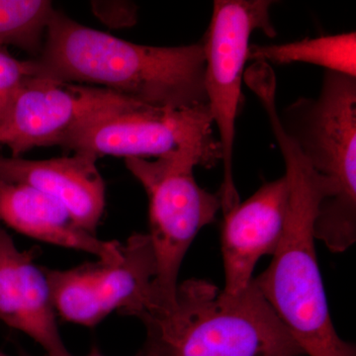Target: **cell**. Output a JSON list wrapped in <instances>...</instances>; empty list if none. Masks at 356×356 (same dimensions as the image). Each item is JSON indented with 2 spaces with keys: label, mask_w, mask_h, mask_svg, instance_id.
Returning <instances> with one entry per match:
<instances>
[{
  "label": "cell",
  "mask_w": 356,
  "mask_h": 356,
  "mask_svg": "<svg viewBox=\"0 0 356 356\" xmlns=\"http://www.w3.org/2000/svg\"><path fill=\"white\" fill-rule=\"evenodd\" d=\"M33 76L31 60H18L0 47V125L21 89Z\"/></svg>",
  "instance_id": "obj_16"
},
{
  "label": "cell",
  "mask_w": 356,
  "mask_h": 356,
  "mask_svg": "<svg viewBox=\"0 0 356 356\" xmlns=\"http://www.w3.org/2000/svg\"><path fill=\"white\" fill-rule=\"evenodd\" d=\"M62 147L97 158L147 159L192 154L207 170L222 159L208 106L175 110L132 102L91 117L67 136Z\"/></svg>",
  "instance_id": "obj_6"
},
{
  "label": "cell",
  "mask_w": 356,
  "mask_h": 356,
  "mask_svg": "<svg viewBox=\"0 0 356 356\" xmlns=\"http://www.w3.org/2000/svg\"><path fill=\"white\" fill-rule=\"evenodd\" d=\"M95 15L111 27H131L137 22L138 7L127 1H95L91 4Z\"/></svg>",
  "instance_id": "obj_17"
},
{
  "label": "cell",
  "mask_w": 356,
  "mask_h": 356,
  "mask_svg": "<svg viewBox=\"0 0 356 356\" xmlns=\"http://www.w3.org/2000/svg\"><path fill=\"white\" fill-rule=\"evenodd\" d=\"M0 356H11V355H6V353H1V351H0Z\"/></svg>",
  "instance_id": "obj_19"
},
{
  "label": "cell",
  "mask_w": 356,
  "mask_h": 356,
  "mask_svg": "<svg viewBox=\"0 0 356 356\" xmlns=\"http://www.w3.org/2000/svg\"><path fill=\"white\" fill-rule=\"evenodd\" d=\"M0 227V321L31 337L46 356H67L44 268Z\"/></svg>",
  "instance_id": "obj_11"
},
{
  "label": "cell",
  "mask_w": 356,
  "mask_h": 356,
  "mask_svg": "<svg viewBox=\"0 0 356 356\" xmlns=\"http://www.w3.org/2000/svg\"><path fill=\"white\" fill-rule=\"evenodd\" d=\"M271 0H216L202 41L205 55V89L211 118L218 129L224 179L219 196L222 211L240 202L234 181L236 122L243 107V79L250 40L261 31L274 38Z\"/></svg>",
  "instance_id": "obj_7"
},
{
  "label": "cell",
  "mask_w": 356,
  "mask_h": 356,
  "mask_svg": "<svg viewBox=\"0 0 356 356\" xmlns=\"http://www.w3.org/2000/svg\"><path fill=\"white\" fill-rule=\"evenodd\" d=\"M123 259L98 261L74 268H44L57 315L67 322L95 327L112 312L137 318L152 305L156 261L147 234L123 243Z\"/></svg>",
  "instance_id": "obj_8"
},
{
  "label": "cell",
  "mask_w": 356,
  "mask_h": 356,
  "mask_svg": "<svg viewBox=\"0 0 356 356\" xmlns=\"http://www.w3.org/2000/svg\"><path fill=\"white\" fill-rule=\"evenodd\" d=\"M285 175L266 182L250 198L224 212L222 254L227 294L252 284L254 267L264 255H273L284 234L289 206Z\"/></svg>",
  "instance_id": "obj_10"
},
{
  "label": "cell",
  "mask_w": 356,
  "mask_h": 356,
  "mask_svg": "<svg viewBox=\"0 0 356 356\" xmlns=\"http://www.w3.org/2000/svg\"><path fill=\"white\" fill-rule=\"evenodd\" d=\"M97 159L84 153L44 161L0 156V180L43 192L67 210L76 226L95 235L105 207Z\"/></svg>",
  "instance_id": "obj_12"
},
{
  "label": "cell",
  "mask_w": 356,
  "mask_h": 356,
  "mask_svg": "<svg viewBox=\"0 0 356 356\" xmlns=\"http://www.w3.org/2000/svg\"><path fill=\"white\" fill-rule=\"evenodd\" d=\"M281 127L309 165L330 185L318 203L316 240L332 252L356 242V77L325 70L315 98L278 111Z\"/></svg>",
  "instance_id": "obj_4"
},
{
  "label": "cell",
  "mask_w": 356,
  "mask_h": 356,
  "mask_svg": "<svg viewBox=\"0 0 356 356\" xmlns=\"http://www.w3.org/2000/svg\"><path fill=\"white\" fill-rule=\"evenodd\" d=\"M55 11L47 0H0V47L10 44L38 57Z\"/></svg>",
  "instance_id": "obj_15"
},
{
  "label": "cell",
  "mask_w": 356,
  "mask_h": 356,
  "mask_svg": "<svg viewBox=\"0 0 356 356\" xmlns=\"http://www.w3.org/2000/svg\"><path fill=\"white\" fill-rule=\"evenodd\" d=\"M67 356H74V355H72L70 353V355H67ZM86 356H103V355H100V353H97V351H93V353H89V355H86ZM138 356H153V355H149V353H144V351H140V355Z\"/></svg>",
  "instance_id": "obj_18"
},
{
  "label": "cell",
  "mask_w": 356,
  "mask_h": 356,
  "mask_svg": "<svg viewBox=\"0 0 356 356\" xmlns=\"http://www.w3.org/2000/svg\"><path fill=\"white\" fill-rule=\"evenodd\" d=\"M248 60L270 65L305 63L356 77V33H341L291 43L250 44Z\"/></svg>",
  "instance_id": "obj_14"
},
{
  "label": "cell",
  "mask_w": 356,
  "mask_h": 356,
  "mask_svg": "<svg viewBox=\"0 0 356 356\" xmlns=\"http://www.w3.org/2000/svg\"><path fill=\"white\" fill-rule=\"evenodd\" d=\"M262 107L284 159L290 197L280 247L255 284L304 355L356 356L355 346L332 324L316 254L314 225L318 203L329 193L327 179L283 131L276 103L267 100Z\"/></svg>",
  "instance_id": "obj_2"
},
{
  "label": "cell",
  "mask_w": 356,
  "mask_h": 356,
  "mask_svg": "<svg viewBox=\"0 0 356 356\" xmlns=\"http://www.w3.org/2000/svg\"><path fill=\"white\" fill-rule=\"evenodd\" d=\"M0 220L23 235L86 252L98 261L115 264L123 259V243L79 228L60 204L28 185L0 180Z\"/></svg>",
  "instance_id": "obj_13"
},
{
  "label": "cell",
  "mask_w": 356,
  "mask_h": 356,
  "mask_svg": "<svg viewBox=\"0 0 356 356\" xmlns=\"http://www.w3.org/2000/svg\"><path fill=\"white\" fill-rule=\"evenodd\" d=\"M126 166L149 197V240L156 261L151 309L172 305L178 274L187 250L199 232L212 224L221 210L219 194L199 186L194 177L202 161L192 154L149 161L126 159Z\"/></svg>",
  "instance_id": "obj_5"
},
{
  "label": "cell",
  "mask_w": 356,
  "mask_h": 356,
  "mask_svg": "<svg viewBox=\"0 0 356 356\" xmlns=\"http://www.w3.org/2000/svg\"><path fill=\"white\" fill-rule=\"evenodd\" d=\"M142 351L153 356H303L254 280L240 294L191 278L178 283L172 305L138 316Z\"/></svg>",
  "instance_id": "obj_3"
},
{
  "label": "cell",
  "mask_w": 356,
  "mask_h": 356,
  "mask_svg": "<svg viewBox=\"0 0 356 356\" xmlns=\"http://www.w3.org/2000/svg\"><path fill=\"white\" fill-rule=\"evenodd\" d=\"M34 76L91 84L133 102L165 109L208 106L202 42L178 47L131 43L55 11Z\"/></svg>",
  "instance_id": "obj_1"
},
{
  "label": "cell",
  "mask_w": 356,
  "mask_h": 356,
  "mask_svg": "<svg viewBox=\"0 0 356 356\" xmlns=\"http://www.w3.org/2000/svg\"><path fill=\"white\" fill-rule=\"evenodd\" d=\"M133 100L107 89L33 76L0 125V146L13 158L33 147L60 146L91 117Z\"/></svg>",
  "instance_id": "obj_9"
}]
</instances>
